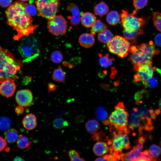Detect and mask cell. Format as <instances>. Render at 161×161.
<instances>
[{"instance_id": "obj_30", "label": "cell", "mask_w": 161, "mask_h": 161, "mask_svg": "<svg viewBox=\"0 0 161 161\" xmlns=\"http://www.w3.org/2000/svg\"><path fill=\"white\" fill-rule=\"evenodd\" d=\"M156 159L152 157L149 154L148 150L141 152L135 161H155Z\"/></svg>"}, {"instance_id": "obj_25", "label": "cell", "mask_w": 161, "mask_h": 161, "mask_svg": "<svg viewBox=\"0 0 161 161\" xmlns=\"http://www.w3.org/2000/svg\"><path fill=\"white\" fill-rule=\"evenodd\" d=\"M66 75V72L59 66L54 70L52 75V78L56 82H63L65 80Z\"/></svg>"}, {"instance_id": "obj_27", "label": "cell", "mask_w": 161, "mask_h": 161, "mask_svg": "<svg viewBox=\"0 0 161 161\" xmlns=\"http://www.w3.org/2000/svg\"><path fill=\"white\" fill-rule=\"evenodd\" d=\"M91 33L93 35L97 33H99L107 28L106 25L100 20H96L91 27Z\"/></svg>"}, {"instance_id": "obj_51", "label": "cell", "mask_w": 161, "mask_h": 161, "mask_svg": "<svg viewBox=\"0 0 161 161\" xmlns=\"http://www.w3.org/2000/svg\"><path fill=\"white\" fill-rule=\"evenodd\" d=\"M106 71H104L103 72L100 73L99 74V76L100 77H103L106 74Z\"/></svg>"}, {"instance_id": "obj_45", "label": "cell", "mask_w": 161, "mask_h": 161, "mask_svg": "<svg viewBox=\"0 0 161 161\" xmlns=\"http://www.w3.org/2000/svg\"><path fill=\"white\" fill-rule=\"evenodd\" d=\"M12 0H0V5L3 7H7L10 5Z\"/></svg>"}, {"instance_id": "obj_21", "label": "cell", "mask_w": 161, "mask_h": 161, "mask_svg": "<svg viewBox=\"0 0 161 161\" xmlns=\"http://www.w3.org/2000/svg\"><path fill=\"white\" fill-rule=\"evenodd\" d=\"M109 10V6L103 1H101L97 4L94 8L95 14L100 17L107 14Z\"/></svg>"}, {"instance_id": "obj_23", "label": "cell", "mask_w": 161, "mask_h": 161, "mask_svg": "<svg viewBox=\"0 0 161 161\" xmlns=\"http://www.w3.org/2000/svg\"><path fill=\"white\" fill-rule=\"evenodd\" d=\"M5 139L7 142L13 143L16 142L18 137L17 131L14 129H9L4 134Z\"/></svg>"}, {"instance_id": "obj_9", "label": "cell", "mask_w": 161, "mask_h": 161, "mask_svg": "<svg viewBox=\"0 0 161 161\" xmlns=\"http://www.w3.org/2000/svg\"><path fill=\"white\" fill-rule=\"evenodd\" d=\"M67 21L61 15H55L49 19L47 28L52 35L58 36L64 35L66 32Z\"/></svg>"}, {"instance_id": "obj_42", "label": "cell", "mask_w": 161, "mask_h": 161, "mask_svg": "<svg viewBox=\"0 0 161 161\" xmlns=\"http://www.w3.org/2000/svg\"><path fill=\"white\" fill-rule=\"evenodd\" d=\"M144 90H141L137 92L134 95V99L136 100L135 103L137 104L140 103V100L142 98L143 94L144 93Z\"/></svg>"}, {"instance_id": "obj_43", "label": "cell", "mask_w": 161, "mask_h": 161, "mask_svg": "<svg viewBox=\"0 0 161 161\" xmlns=\"http://www.w3.org/2000/svg\"><path fill=\"white\" fill-rule=\"evenodd\" d=\"M103 136V132L101 131L98 133H96L93 134L92 139L94 141H100L101 140Z\"/></svg>"}, {"instance_id": "obj_20", "label": "cell", "mask_w": 161, "mask_h": 161, "mask_svg": "<svg viewBox=\"0 0 161 161\" xmlns=\"http://www.w3.org/2000/svg\"><path fill=\"white\" fill-rule=\"evenodd\" d=\"M109 148L106 143L103 142L98 141L94 145L93 150L96 155L101 156L108 151Z\"/></svg>"}, {"instance_id": "obj_38", "label": "cell", "mask_w": 161, "mask_h": 161, "mask_svg": "<svg viewBox=\"0 0 161 161\" xmlns=\"http://www.w3.org/2000/svg\"><path fill=\"white\" fill-rule=\"evenodd\" d=\"M148 0H133V5L135 8L134 11L144 8L147 5Z\"/></svg>"}, {"instance_id": "obj_11", "label": "cell", "mask_w": 161, "mask_h": 161, "mask_svg": "<svg viewBox=\"0 0 161 161\" xmlns=\"http://www.w3.org/2000/svg\"><path fill=\"white\" fill-rule=\"evenodd\" d=\"M16 100L19 105L24 107L27 106L31 104L33 101V95L28 89L21 90L16 93Z\"/></svg>"}, {"instance_id": "obj_49", "label": "cell", "mask_w": 161, "mask_h": 161, "mask_svg": "<svg viewBox=\"0 0 161 161\" xmlns=\"http://www.w3.org/2000/svg\"><path fill=\"white\" fill-rule=\"evenodd\" d=\"M95 161H107L106 155L96 158Z\"/></svg>"}, {"instance_id": "obj_40", "label": "cell", "mask_w": 161, "mask_h": 161, "mask_svg": "<svg viewBox=\"0 0 161 161\" xmlns=\"http://www.w3.org/2000/svg\"><path fill=\"white\" fill-rule=\"evenodd\" d=\"M68 125V122L61 118L55 119L53 122L54 127L56 129H61Z\"/></svg>"}, {"instance_id": "obj_34", "label": "cell", "mask_w": 161, "mask_h": 161, "mask_svg": "<svg viewBox=\"0 0 161 161\" xmlns=\"http://www.w3.org/2000/svg\"><path fill=\"white\" fill-rule=\"evenodd\" d=\"M26 13L30 16H34L37 13L36 7L32 4L23 3Z\"/></svg>"}, {"instance_id": "obj_47", "label": "cell", "mask_w": 161, "mask_h": 161, "mask_svg": "<svg viewBox=\"0 0 161 161\" xmlns=\"http://www.w3.org/2000/svg\"><path fill=\"white\" fill-rule=\"evenodd\" d=\"M156 44L158 46H161V34L159 33L157 34L154 38Z\"/></svg>"}, {"instance_id": "obj_8", "label": "cell", "mask_w": 161, "mask_h": 161, "mask_svg": "<svg viewBox=\"0 0 161 161\" xmlns=\"http://www.w3.org/2000/svg\"><path fill=\"white\" fill-rule=\"evenodd\" d=\"M37 15L49 19L58 11L59 0H36L35 1Z\"/></svg>"}, {"instance_id": "obj_7", "label": "cell", "mask_w": 161, "mask_h": 161, "mask_svg": "<svg viewBox=\"0 0 161 161\" xmlns=\"http://www.w3.org/2000/svg\"><path fill=\"white\" fill-rule=\"evenodd\" d=\"M106 44L109 52L121 58L126 57L129 51L130 43L125 37L121 36L116 35L113 37Z\"/></svg>"}, {"instance_id": "obj_17", "label": "cell", "mask_w": 161, "mask_h": 161, "mask_svg": "<svg viewBox=\"0 0 161 161\" xmlns=\"http://www.w3.org/2000/svg\"><path fill=\"white\" fill-rule=\"evenodd\" d=\"M94 35L91 33H83L81 34L78 39L80 45L82 47L86 48L92 47L95 41Z\"/></svg>"}, {"instance_id": "obj_36", "label": "cell", "mask_w": 161, "mask_h": 161, "mask_svg": "<svg viewBox=\"0 0 161 161\" xmlns=\"http://www.w3.org/2000/svg\"><path fill=\"white\" fill-rule=\"evenodd\" d=\"M11 125V122L9 118L5 117L0 118V130L6 131L9 129Z\"/></svg>"}, {"instance_id": "obj_48", "label": "cell", "mask_w": 161, "mask_h": 161, "mask_svg": "<svg viewBox=\"0 0 161 161\" xmlns=\"http://www.w3.org/2000/svg\"><path fill=\"white\" fill-rule=\"evenodd\" d=\"M57 87L55 85L52 83H49L48 86V92H53L56 89Z\"/></svg>"}, {"instance_id": "obj_18", "label": "cell", "mask_w": 161, "mask_h": 161, "mask_svg": "<svg viewBox=\"0 0 161 161\" xmlns=\"http://www.w3.org/2000/svg\"><path fill=\"white\" fill-rule=\"evenodd\" d=\"M24 127L27 130H32L35 129L37 125V119L35 116L32 114H27L22 121Z\"/></svg>"}, {"instance_id": "obj_14", "label": "cell", "mask_w": 161, "mask_h": 161, "mask_svg": "<svg viewBox=\"0 0 161 161\" xmlns=\"http://www.w3.org/2000/svg\"><path fill=\"white\" fill-rule=\"evenodd\" d=\"M152 62L141 65L137 71V74L140 76L143 84L153 76L156 68L152 67Z\"/></svg>"}, {"instance_id": "obj_2", "label": "cell", "mask_w": 161, "mask_h": 161, "mask_svg": "<svg viewBox=\"0 0 161 161\" xmlns=\"http://www.w3.org/2000/svg\"><path fill=\"white\" fill-rule=\"evenodd\" d=\"M23 61L15 58L8 50L0 46V83L9 78L16 80L23 65Z\"/></svg>"}, {"instance_id": "obj_31", "label": "cell", "mask_w": 161, "mask_h": 161, "mask_svg": "<svg viewBox=\"0 0 161 161\" xmlns=\"http://www.w3.org/2000/svg\"><path fill=\"white\" fill-rule=\"evenodd\" d=\"M154 26L157 30L161 32V15L159 12H153L152 13Z\"/></svg>"}, {"instance_id": "obj_16", "label": "cell", "mask_w": 161, "mask_h": 161, "mask_svg": "<svg viewBox=\"0 0 161 161\" xmlns=\"http://www.w3.org/2000/svg\"><path fill=\"white\" fill-rule=\"evenodd\" d=\"M67 10L72 14L71 16L69 18L71 24L73 26H77L80 21L81 18L79 8L75 4L72 3L68 6Z\"/></svg>"}, {"instance_id": "obj_32", "label": "cell", "mask_w": 161, "mask_h": 161, "mask_svg": "<svg viewBox=\"0 0 161 161\" xmlns=\"http://www.w3.org/2000/svg\"><path fill=\"white\" fill-rule=\"evenodd\" d=\"M96 118L99 120H104L108 117L107 113L105 108L102 106L97 107L95 111Z\"/></svg>"}, {"instance_id": "obj_28", "label": "cell", "mask_w": 161, "mask_h": 161, "mask_svg": "<svg viewBox=\"0 0 161 161\" xmlns=\"http://www.w3.org/2000/svg\"><path fill=\"white\" fill-rule=\"evenodd\" d=\"M98 56L99 57V64L104 68H106L111 66L113 64V61H114V58H109L108 54L103 55L101 54H99Z\"/></svg>"}, {"instance_id": "obj_26", "label": "cell", "mask_w": 161, "mask_h": 161, "mask_svg": "<svg viewBox=\"0 0 161 161\" xmlns=\"http://www.w3.org/2000/svg\"><path fill=\"white\" fill-rule=\"evenodd\" d=\"M113 37L111 32L109 30L105 29L98 34V40L100 42L106 44L109 42Z\"/></svg>"}, {"instance_id": "obj_52", "label": "cell", "mask_w": 161, "mask_h": 161, "mask_svg": "<svg viewBox=\"0 0 161 161\" xmlns=\"http://www.w3.org/2000/svg\"><path fill=\"white\" fill-rule=\"evenodd\" d=\"M154 113L156 115H158L160 113V109H157L155 111Z\"/></svg>"}, {"instance_id": "obj_54", "label": "cell", "mask_w": 161, "mask_h": 161, "mask_svg": "<svg viewBox=\"0 0 161 161\" xmlns=\"http://www.w3.org/2000/svg\"><path fill=\"white\" fill-rule=\"evenodd\" d=\"M21 1H29V0H19Z\"/></svg>"}, {"instance_id": "obj_50", "label": "cell", "mask_w": 161, "mask_h": 161, "mask_svg": "<svg viewBox=\"0 0 161 161\" xmlns=\"http://www.w3.org/2000/svg\"><path fill=\"white\" fill-rule=\"evenodd\" d=\"M134 80L135 82L140 81L141 80L139 75L137 74L134 76Z\"/></svg>"}, {"instance_id": "obj_41", "label": "cell", "mask_w": 161, "mask_h": 161, "mask_svg": "<svg viewBox=\"0 0 161 161\" xmlns=\"http://www.w3.org/2000/svg\"><path fill=\"white\" fill-rule=\"evenodd\" d=\"M158 81L157 79L152 76L145 81L144 84L145 87L153 88L156 86L157 84Z\"/></svg>"}, {"instance_id": "obj_29", "label": "cell", "mask_w": 161, "mask_h": 161, "mask_svg": "<svg viewBox=\"0 0 161 161\" xmlns=\"http://www.w3.org/2000/svg\"><path fill=\"white\" fill-rule=\"evenodd\" d=\"M17 147L21 149L28 148L30 145V142L28 138L22 135H20L16 141Z\"/></svg>"}, {"instance_id": "obj_3", "label": "cell", "mask_w": 161, "mask_h": 161, "mask_svg": "<svg viewBox=\"0 0 161 161\" xmlns=\"http://www.w3.org/2000/svg\"><path fill=\"white\" fill-rule=\"evenodd\" d=\"M129 114L123 103L119 102L109 118L111 129H113L117 132L129 133V130L127 128Z\"/></svg>"}, {"instance_id": "obj_6", "label": "cell", "mask_w": 161, "mask_h": 161, "mask_svg": "<svg viewBox=\"0 0 161 161\" xmlns=\"http://www.w3.org/2000/svg\"><path fill=\"white\" fill-rule=\"evenodd\" d=\"M136 13H130L124 10L122 11L120 15L122 25L124 30L128 32L143 29L146 22L145 19L137 16Z\"/></svg>"}, {"instance_id": "obj_13", "label": "cell", "mask_w": 161, "mask_h": 161, "mask_svg": "<svg viewBox=\"0 0 161 161\" xmlns=\"http://www.w3.org/2000/svg\"><path fill=\"white\" fill-rule=\"evenodd\" d=\"M137 144L130 151L125 154H121L120 156L119 160L135 161L143 148L144 143L137 141Z\"/></svg>"}, {"instance_id": "obj_53", "label": "cell", "mask_w": 161, "mask_h": 161, "mask_svg": "<svg viewBox=\"0 0 161 161\" xmlns=\"http://www.w3.org/2000/svg\"><path fill=\"white\" fill-rule=\"evenodd\" d=\"M159 106L160 107V109L161 107V100L160 99V100L159 102Z\"/></svg>"}, {"instance_id": "obj_1", "label": "cell", "mask_w": 161, "mask_h": 161, "mask_svg": "<svg viewBox=\"0 0 161 161\" xmlns=\"http://www.w3.org/2000/svg\"><path fill=\"white\" fill-rule=\"evenodd\" d=\"M5 13L7 24L17 32L13 37L15 40L19 41L23 37L33 33L38 26L33 24L31 16L25 11L23 2H15L9 7Z\"/></svg>"}, {"instance_id": "obj_44", "label": "cell", "mask_w": 161, "mask_h": 161, "mask_svg": "<svg viewBox=\"0 0 161 161\" xmlns=\"http://www.w3.org/2000/svg\"><path fill=\"white\" fill-rule=\"evenodd\" d=\"M7 145V142L5 138L0 137V152L3 151Z\"/></svg>"}, {"instance_id": "obj_15", "label": "cell", "mask_w": 161, "mask_h": 161, "mask_svg": "<svg viewBox=\"0 0 161 161\" xmlns=\"http://www.w3.org/2000/svg\"><path fill=\"white\" fill-rule=\"evenodd\" d=\"M141 121L138 114L137 108H133L130 112L128 117V125L129 129L133 130L141 126Z\"/></svg>"}, {"instance_id": "obj_5", "label": "cell", "mask_w": 161, "mask_h": 161, "mask_svg": "<svg viewBox=\"0 0 161 161\" xmlns=\"http://www.w3.org/2000/svg\"><path fill=\"white\" fill-rule=\"evenodd\" d=\"M128 134L114 131L113 137L108 142L110 146L109 149L110 153L116 157L117 160L123 150H128L131 147Z\"/></svg>"}, {"instance_id": "obj_10", "label": "cell", "mask_w": 161, "mask_h": 161, "mask_svg": "<svg viewBox=\"0 0 161 161\" xmlns=\"http://www.w3.org/2000/svg\"><path fill=\"white\" fill-rule=\"evenodd\" d=\"M137 47L143 57V64L151 62L152 57L159 52L151 41L148 43L141 44Z\"/></svg>"}, {"instance_id": "obj_39", "label": "cell", "mask_w": 161, "mask_h": 161, "mask_svg": "<svg viewBox=\"0 0 161 161\" xmlns=\"http://www.w3.org/2000/svg\"><path fill=\"white\" fill-rule=\"evenodd\" d=\"M69 155L71 161L86 160L83 158L80 157L79 152L75 150H70L69 152Z\"/></svg>"}, {"instance_id": "obj_12", "label": "cell", "mask_w": 161, "mask_h": 161, "mask_svg": "<svg viewBox=\"0 0 161 161\" xmlns=\"http://www.w3.org/2000/svg\"><path fill=\"white\" fill-rule=\"evenodd\" d=\"M15 80L12 78H9L1 83L0 85V94L2 95L9 97L13 95L16 87Z\"/></svg>"}, {"instance_id": "obj_37", "label": "cell", "mask_w": 161, "mask_h": 161, "mask_svg": "<svg viewBox=\"0 0 161 161\" xmlns=\"http://www.w3.org/2000/svg\"><path fill=\"white\" fill-rule=\"evenodd\" d=\"M143 33V29L131 32H128L125 30L123 31V34L125 37L127 39L129 40L134 39L138 35H142Z\"/></svg>"}, {"instance_id": "obj_19", "label": "cell", "mask_w": 161, "mask_h": 161, "mask_svg": "<svg viewBox=\"0 0 161 161\" xmlns=\"http://www.w3.org/2000/svg\"><path fill=\"white\" fill-rule=\"evenodd\" d=\"M95 15L90 12H86L81 16L80 21L82 24L87 28L92 27L96 21Z\"/></svg>"}, {"instance_id": "obj_35", "label": "cell", "mask_w": 161, "mask_h": 161, "mask_svg": "<svg viewBox=\"0 0 161 161\" xmlns=\"http://www.w3.org/2000/svg\"><path fill=\"white\" fill-rule=\"evenodd\" d=\"M63 56L62 53L58 50L53 51L51 54V59L54 63L59 64L63 61Z\"/></svg>"}, {"instance_id": "obj_46", "label": "cell", "mask_w": 161, "mask_h": 161, "mask_svg": "<svg viewBox=\"0 0 161 161\" xmlns=\"http://www.w3.org/2000/svg\"><path fill=\"white\" fill-rule=\"evenodd\" d=\"M15 111L17 114H21L24 112V107L18 105L15 108Z\"/></svg>"}, {"instance_id": "obj_4", "label": "cell", "mask_w": 161, "mask_h": 161, "mask_svg": "<svg viewBox=\"0 0 161 161\" xmlns=\"http://www.w3.org/2000/svg\"><path fill=\"white\" fill-rule=\"evenodd\" d=\"M40 44L35 36L28 35L24 37L18 47V50L24 58L23 62H28L38 56L40 53Z\"/></svg>"}, {"instance_id": "obj_33", "label": "cell", "mask_w": 161, "mask_h": 161, "mask_svg": "<svg viewBox=\"0 0 161 161\" xmlns=\"http://www.w3.org/2000/svg\"><path fill=\"white\" fill-rule=\"evenodd\" d=\"M148 150L150 155L155 159L158 157L161 154L160 147L154 144L151 145Z\"/></svg>"}, {"instance_id": "obj_24", "label": "cell", "mask_w": 161, "mask_h": 161, "mask_svg": "<svg viewBox=\"0 0 161 161\" xmlns=\"http://www.w3.org/2000/svg\"><path fill=\"white\" fill-rule=\"evenodd\" d=\"M85 127L89 133L93 134L98 131L100 128V125L97 120L92 119L89 120L86 122Z\"/></svg>"}, {"instance_id": "obj_22", "label": "cell", "mask_w": 161, "mask_h": 161, "mask_svg": "<svg viewBox=\"0 0 161 161\" xmlns=\"http://www.w3.org/2000/svg\"><path fill=\"white\" fill-rule=\"evenodd\" d=\"M106 21L109 24L114 26L117 25L120 20V16L116 11L112 10L107 14Z\"/></svg>"}]
</instances>
